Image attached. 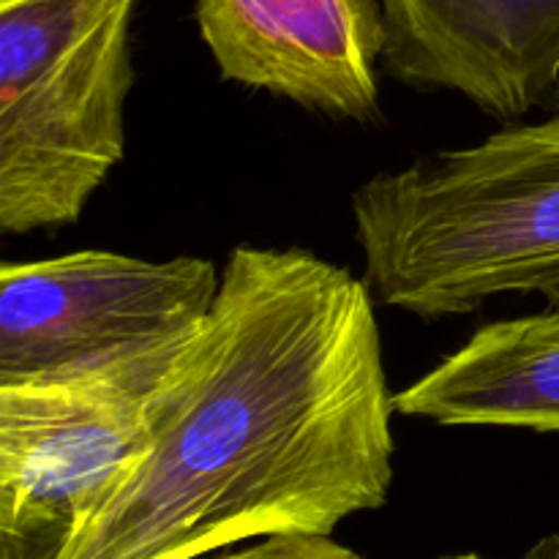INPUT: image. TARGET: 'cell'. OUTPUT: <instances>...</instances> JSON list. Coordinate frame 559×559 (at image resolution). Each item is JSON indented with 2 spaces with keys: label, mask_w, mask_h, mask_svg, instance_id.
Segmentation results:
<instances>
[{
  "label": "cell",
  "mask_w": 559,
  "mask_h": 559,
  "mask_svg": "<svg viewBox=\"0 0 559 559\" xmlns=\"http://www.w3.org/2000/svg\"><path fill=\"white\" fill-rule=\"evenodd\" d=\"M393 415L366 278L238 246L151 429L58 559H202L328 538L393 486Z\"/></svg>",
  "instance_id": "cell-1"
},
{
  "label": "cell",
  "mask_w": 559,
  "mask_h": 559,
  "mask_svg": "<svg viewBox=\"0 0 559 559\" xmlns=\"http://www.w3.org/2000/svg\"><path fill=\"white\" fill-rule=\"evenodd\" d=\"M366 282L420 320L500 295L559 304V109L371 175L349 200Z\"/></svg>",
  "instance_id": "cell-2"
},
{
  "label": "cell",
  "mask_w": 559,
  "mask_h": 559,
  "mask_svg": "<svg viewBox=\"0 0 559 559\" xmlns=\"http://www.w3.org/2000/svg\"><path fill=\"white\" fill-rule=\"evenodd\" d=\"M140 0H0V229L74 224L126 151Z\"/></svg>",
  "instance_id": "cell-3"
},
{
  "label": "cell",
  "mask_w": 559,
  "mask_h": 559,
  "mask_svg": "<svg viewBox=\"0 0 559 559\" xmlns=\"http://www.w3.org/2000/svg\"><path fill=\"white\" fill-rule=\"evenodd\" d=\"M189 342L80 374L0 385V559L63 555L140 451Z\"/></svg>",
  "instance_id": "cell-4"
},
{
  "label": "cell",
  "mask_w": 559,
  "mask_h": 559,
  "mask_svg": "<svg viewBox=\"0 0 559 559\" xmlns=\"http://www.w3.org/2000/svg\"><path fill=\"white\" fill-rule=\"evenodd\" d=\"M205 257L71 251L0 267V385L49 380L189 342L216 304Z\"/></svg>",
  "instance_id": "cell-5"
},
{
  "label": "cell",
  "mask_w": 559,
  "mask_h": 559,
  "mask_svg": "<svg viewBox=\"0 0 559 559\" xmlns=\"http://www.w3.org/2000/svg\"><path fill=\"white\" fill-rule=\"evenodd\" d=\"M197 25L222 80L328 118L380 112V0H197Z\"/></svg>",
  "instance_id": "cell-6"
},
{
  "label": "cell",
  "mask_w": 559,
  "mask_h": 559,
  "mask_svg": "<svg viewBox=\"0 0 559 559\" xmlns=\"http://www.w3.org/2000/svg\"><path fill=\"white\" fill-rule=\"evenodd\" d=\"M382 69L516 120L559 109V0H380Z\"/></svg>",
  "instance_id": "cell-7"
},
{
  "label": "cell",
  "mask_w": 559,
  "mask_h": 559,
  "mask_svg": "<svg viewBox=\"0 0 559 559\" xmlns=\"http://www.w3.org/2000/svg\"><path fill=\"white\" fill-rule=\"evenodd\" d=\"M396 413L440 426L559 431V306L478 328L396 393Z\"/></svg>",
  "instance_id": "cell-8"
},
{
  "label": "cell",
  "mask_w": 559,
  "mask_h": 559,
  "mask_svg": "<svg viewBox=\"0 0 559 559\" xmlns=\"http://www.w3.org/2000/svg\"><path fill=\"white\" fill-rule=\"evenodd\" d=\"M213 559H364L358 551L347 549V546L336 544L328 538H309V535H278V538L257 540L249 549L227 551Z\"/></svg>",
  "instance_id": "cell-9"
},
{
  "label": "cell",
  "mask_w": 559,
  "mask_h": 559,
  "mask_svg": "<svg viewBox=\"0 0 559 559\" xmlns=\"http://www.w3.org/2000/svg\"><path fill=\"white\" fill-rule=\"evenodd\" d=\"M522 559H559V535H546Z\"/></svg>",
  "instance_id": "cell-10"
},
{
  "label": "cell",
  "mask_w": 559,
  "mask_h": 559,
  "mask_svg": "<svg viewBox=\"0 0 559 559\" xmlns=\"http://www.w3.org/2000/svg\"><path fill=\"white\" fill-rule=\"evenodd\" d=\"M445 559H484V557H478V555H456V557H445Z\"/></svg>",
  "instance_id": "cell-11"
},
{
  "label": "cell",
  "mask_w": 559,
  "mask_h": 559,
  "mask_svg": "<svg viewBox=\"0 0 559 559\" xmlns=\"http://www.w3.org/2000/svg\"><path fill=\"white\" fill-rule=\"evenodd\" d=\"M549 306H559V304H549Z\"/></svg>",
  "instance_id": "cell-12"
}]
</instances>
